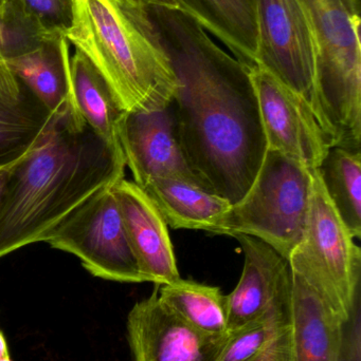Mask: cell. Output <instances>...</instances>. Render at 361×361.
<instances>
[{
    "label": "cell",
    "instance_id": "cell-1",
    "mask_svg": "<svg viewBox=\"0 0 361 361\" xmlns=\"http://www.w3.org/2000/svg\"><path fill=\"white\" fill-rule=\"evenodd\" d=\"M177 78L172 99L191 169L235 205L256 179L267 142L247 66L178 8L148 6Z\"/></svg>",
    "mask_w": 361,
    "mask_h": 361
},
{
    "label": "cell",
    "instance_id": "cell-2",
    "mask_svg": "<svg viewBox=\"0 0 361 361\" xmlns=\"http://www.w3.org/2000/svg\"><path fill=\"white\" fill-rule=\"evenodd\" d=\"M121 147L100 137L76 104L51 114L33 147L11 167L0 197V258L45 237L97 191L124 179Z\"/></svg>",
    "mask_w": 361,
    "mask_h": 361
},
{
    "label": "cell",
    "instance_id": "cell-3",
    "mask_svg": "<svg viewBox=\"0 0 361 361\" xmlns=\"http://www.w3.org/2000/svg\"><path fill=\"white\" fill-rule=\"evenodd\" d=\"M65 37L99 71L125 112L171 104L177 78L146 4L136 0H73Z\"/></svg>",
    "mask_w": 361,
    "mask_h": 361
},
{
    "label": "cell",
    "instance_id": "cell-4",
    "mask_svg": "<svg viewBox=\"0 0 361 361\" xmlns=\"http://www.w3.org/2000/svg\"><path fill=\"white\" fill-rule=\"evenodd\" d=\"M298 2L313 36L324 131L333 146L360 150V0Z\"/></svg>",
    "mask_w": 361,
    "mask_h": 361
},
{
    "label": "cell",
    "instance_id": "cell-5",
    "mask_svg": "<svg viewBox=\"0 0 361 361\" xmlns=\"http://www.w3.org/2000/svg\"><path fill=\"white\" fill-rule=\"evenodd\" d=\"M314 171L285 154L267 150L249 190L231 205L214 235H251L290 261L307 231Z\"/></svg>",
    "mask_w": 361,
    "mask_h": 361
},
{
    "label": "cell",
    "instance_id": "cell-6",
    "mask_svg": "<svg viewBox=\"0 0 361 361\" xmlns=\"http://www.w3.org/2000/svg\"><path fill=\"white\" fill-rule=\"evenodd\" d=\"M354 240L315 169L307 231L290 263L345 322L360 299L361 252Z\"/></svg>",
    "mask_w": 361,
    "mask_h": 361
},
{
    "label": "cell",
    "instance_id": "cell-7",
    "mask_svg": "<svg viewBox=\"0 0 361 361\" xmlns=\"http://www.w3.org/2000/svg\"><path fill=\"white\" fill-rule=\"evenodd\" d=\"M114 186L91 195L42 242L78 257L83 267L95 277L142 283L146 280L129 245Z\"/></svg>",
    "mask_w": 361,
    "mask_h": 361
},
{
    "label": "cell",
    "instance_id": "cell-8",
    "mask_svg": "<svg viewBox=\"0 0 361 361\" xmlns=\"http://www.w3.org/2000/svg\"><path fill=\"white\" fill-rule=\"evenodd\" d=\"M256 63L294 91L311 108L324 129L316 89L313 36L298 0H254Z\"/></svg>",
    "mask_w": 361,
    "mask_h": 361
},
{
    "label": "cell",
    "instance_id": "cell-9",
    "mask_svg": "<svg viewBox=\"0 0 361 361\" xmlns=\"http://www.w3.org/2000/svg\"><path fill=\"white\" fill-rule=\"evenodd\" d=\"M247 68L258 97L267 150L317 169L333 144L311 108L262 66Z\"/></svg>",
    "mask_w": 361,
    "mask_h": 361
},
{
    "label": "cell",
    "instance_id": "cell-10",
    "mask_svg": "<svg viewBox=\"0 0 361 361\" xmlns=\"http://www.w3.org/2000/svg\"><path fill=\"white\" fill-rule=\"evenodd\" d=\"M118 137L125 164L140 188L153 180L173 179L210 191L184 156L172 102L159 109L125 112L119 124Z\"/></svg>",
    "mask_w": 361,
    "mask_h": 361
},
{
    "label": "cell",
    "instance_id": "cell-11",
    "mask_svg": "<svg viewBox=\"0 0 361 361\" xmlns=\"http://www.w3.org/2000/svg\"><path fill=\"white\" fill-rule=\"evenodd\" d=\"M229 334L210 336L193 330L161 302L158 288L127 316L134 361H215Z\"/></svg>",
    "mask_w": 361,
    "mask_h": 361
},
{
    "label": "cell",
    "instance_id": "cell-12",
    "mask_svg": "<svg viewBox=\"0 0 361 361\" xmlns=\"http://www.w3.org/2000/svg\"><path fill=\"white\" fill-rule=\"evenodd\" d=\"M245 257L237 288L227 297L228 331L237 330L273 310H290L292 273L290 261L262 240L237 235Z\"/></svg>",
    "mask_w": 361,
    "mask_h": 361
},
{
    "label": "cell",
    "instance_id": "cell-13",
    "mask_svg": "<svg viewBox=\"0 0 361 361\" xmlns=\"http://www.w3.org/2000/svg\"><path fill=\"white\" fill-rule=\"evenodd\" d=\"M112 190L129 245L146 282L160 286L182 279L167 223L154 202L135 182L125 179Z\"/></svg>",
    "mask_w": 361,
    "mask_h": 361
},
{
    "label": "cell",
    "instance_id": "cell-14",
    "mask_svg": "<svg viewBox=\"0 0 361 361\" xmlns=\"http://www.w3.org/2000/svg\"><path fill=\"white\" fill-rule=\"evenodd\" d=\"M292 273L290 361H339L345 320L301 274Z\"/></svg>",
    "mask_w": 361,
    "mask_h": 361
},
{
    "label": "cell",
    "instance_id": "cell-15",
    "mask_svg": "<svg viewBox=\"0 0 361 361\" xmlns=\"http://www.w3.org/2000/svg\"><path fill=\"white\" fill-rule=\"evenodd\" d=\"M51 114L0 59V166H12L40 140Z\"/></svg>",
    "mask_w": 361,
    "mask_h": 361
},
{
    "label": "cell",
    "instance_id": "cell-16",
    "mask_svg": "<svg viewBox=\"0 0 361 361\" xmlns=\"http://www.w3.org/2000/svg\"><path fill=\"white\" fill-rule=\"evenodd\" d=\"M69 42L65 36L42 39L33 48L6 59L13 73L50 114L76 104L72 90Z\"/></svg>",
    "mask_w": 361,
    "mask_h": 361
},
{
    "label": "cell",
    "instance_id": "cell-17",
    "mask_svg": "<svg viewBox=\"0 0 361 361\" xmlns=\"http://www.w3.org/2000/svg\"><path fill=\"white\" fill-rule=\"evenodd\" d=\"M210 35L246 66L256 63L258 29L254 0H174Z\"/></svg>",
    "mask_w": 361,
    "mask_h": 361
},
{
    "label": "cell",
    "instance_id": "cell-18",
    "mask_svg": "<svg viewBox=\"0 0 361 361\" xmlns=\"http://www.w3.org/2000/svg\"><path fill=\"white\" fill-rule=\"evenodd\" d=\"M167 226L215 233L230 209L224 197L184 180L156 179L144 187Z\"/></svg>",
    "mask_w": 361,
    "mask_h": 361
},
{
    "label": "cell",
    "instance_id": "cell-19",
    "mask_svg": "<svg viewBox=\"0 0 361 361\" xmlns=\"http://www.w3.org/2000/svg\"><path fill=\"white\" fill-rule=\"evenodd\" d=\"M72 90L81 116L110 145L120 147L118 128L125 111L112 89L93 63L80 51L70 59Z\"/></svg>",
    "mask_w": 361,
    "mask_h": 361
},
{
    "label": "cell",
    "instance_id": "cell-20",
    "mask_svg": "<svg viewBox=\"0 0 361 361\" xmlns=\"http://www.w3.org/2000/svg\"><path fill=\"white\" fill-rule=\"evenodd\" d=\"M161 302L187 326L210 336H223L229 333L227 297L220 288L178 280L160 286Z\"/></svg>",
    "mask_w": 361,
    "mask_h": 361
},
{
    "label": "cell",
    "instance_id": "cell-21",
    "mask_svg": "<svg viewBox=\"0 0 361 361\" xmlns=\"http://www.w3.org/2000/svg\"><path fill=\"white\" fill-rule=\"evenodd\" d=\"M339 218L355 239L361 235V152L332 146L317 169Z\"/></svg>",
    "mask_w": 361,
    "mask_h": 361
},
{
    "label": "cell",
    "instance_id": "cell-22",
    "mask_svg": "<svg viewBox=\"0 0 361 361\" xmlns=\"http://www.w3.org/2000/svg\"><path fill=\"white\" fill-rule=\"evenodd\" d=\"M290 326V310H273L254 322L231 331L215 361H258L271 343Z\"/></svg>",
    "mask_w": 361,
    "mask_h": 361
},
{
    "label": "cell",
    "instance_id": "cell-23",
    "mask_svg": "<svg viewBox=\"0 0 361 361\" xmlns=\"http://www.w3.org/2000/svg\"><path fill=\"white\" fill-rule=\"evenodd\" d=\"M8 10L38 39H53L71 25L73 0H8Z\"/></svg>",
    "mask_w": 361,
    "mask_h": 361
},
{
    "label": "cell",
    "instance_id": "cell-24",
    "mask_svg": "<svg viewBox=\"0 0 361 361\" xmlns=\"http://www.w3.org/2000/svg\"><path fill=\"white\" fill-rule=\"evenodd\" d=\"M42 39L32 35L6 8L0 14V59H8L35 47Z\"/></svg>",
    "mask_w": 361,
    "mask_h": 361
},
{
    "label": "cell",
    "instance_id": "cell-25",
    "mask_svg": "<svg viewBox=\"0 0 361 361\" xmlns=\"http://www.w3.org/2000/svg\"><path fill=\"white\" fill-rule=\"evenodd\" d=\"M339 361H361L360 299L356 301L349 318L343 324Z\"/></svg>",
    "mask_w": 361,
    "mask_h": 361
},
{
    "label": "cell",
    "instance_id": "cell-26",
    "mask_svg": "<svg viewBox=\"0 0 361 361\" xmlns=\"http://www.w3.org/2000/svg\"><path fill=\"white\" fill-rule=\"evenodd\" d=\"M258 361H290V326L275 339Z\"/></svg>",
    "mask_w": 361,
    "mask_h": 361
},
{
    "label": "cell",
    "instance_id": "cell-27",
    "mask_svg": "<svg viewBox=\"0 0 361 361\" xmlns=\"http://www.w3.org/2000/svg\"><path fill=\"white\" fill-rule=\"evenodd\" d=\"M141 2L146 6H163L167 8H178L177 4L174 0H136Z\"/></svg>",
    "mask_w": 361,
    "mask_h": 361
},
{
    "label": "cell",
    "instance_id": "cell-28",
    "mask_svg": "<svg viewBox=\"0 0 361 361\" xmlns=\"http://www.w3.org/2000/svg\"><path fill=\"white\" fill-rule=\"evenodd\" d=\"M0 361H12L8 353V345H6V339L4 334L0 331Z\"/></svg>",
    "mask_w": 361,
    "mask_h": 361
},
{
    "label": "cell",
    "instance_id": "cell-29",
    "mask_svg": "<svg viewBox=\"0 0 361 361\" xmlns=\"http://www.w3.org/2000/svg\"><path fill=\"white\" fill-rule=\"evenodd\" d=\"M11 167L12 166H0V197H1L2 192H4Z\"/></svg>",
    "mask_w": 361,
    "mask_h": 361
},
{
    "label": "cell",
    "instance_id": "cell-30",
    "mask_svg": "<svg viewBox=\"0 0 361 361\" xmlns=\"http://www.w3.org/2000/svg\"><path fill=\"white\" fill-rule=\"evenodd\" d=\"M8 0H0V14H4L8 8Z\"/></svg>",
    "mask_w": 361,
    "mask_h": 361
}]
</instances>
